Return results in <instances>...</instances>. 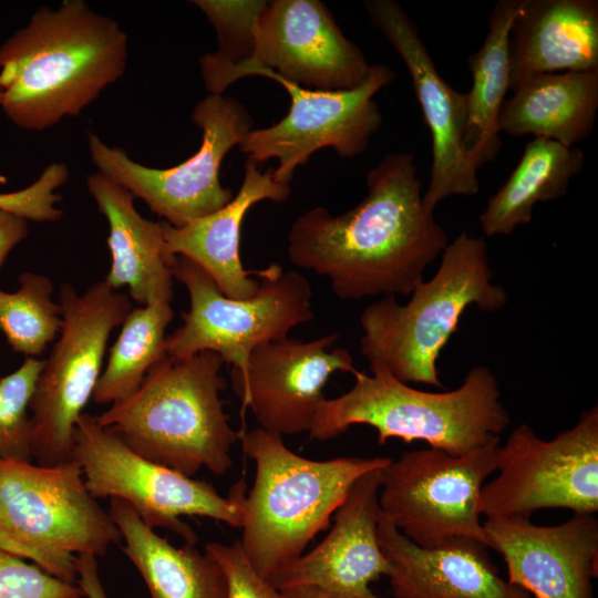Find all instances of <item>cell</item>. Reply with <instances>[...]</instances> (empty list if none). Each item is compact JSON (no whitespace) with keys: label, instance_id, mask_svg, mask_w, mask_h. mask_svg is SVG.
<instances>
[{"label":"cell","instance_id":"obj_26","mask_svg":"<svg viewBox=\"0 0 598 598\" xmlns=\"http://www.w3.org/2000/svg\"><path fill=\"white\" fill-rule=\"evenodd\" d=\"M584 165L585 153L578 146L529 140L517 165L481 213L483 233L488 237L506 236L528 224L534 206L564 196Z\"/></svg>","mask_w":598,"mask_h":598},{"label":"cell","instance_id":"obj_4","mask_svg":"<svg viewBox=\"0 0 598 598\" xmlns=\"http://www.w3.org/2000/svg\"><path fill=\"white\" fill-rule=\"evenodd\" d=\"M240 443L255 463V478L244 499L239 542L255 570L266 579L301 556L329 527L360 476L391 460L307 458L291 451L281 435L259 426L243 430Z\"/></svg>","mask_w":598,"mask_h":598},{"label":"cell","instance_id":"obj_29","mask_svg":"<svg viewBox=\"0 0 598 598\" xmlns=\"http://www.w3.org/2000/svg\"><path fill=\"white\" fill-rule=\"evenodd\" d=\"M49 277L25 271L14 292L0 289V331L13 352L37 358L60 334L62 308Z\"/></svg>","mask_w":598,"mask_h":598},{"label":"cell","instance_id":"obj_11","mask_svg":"<svg viewBox=\"0 0 598 598\" xmlns=\"http://www.w3.org/2000/svg\"><path fill=\"white\" fill-rule=\"evenodd\" d=\"M73 458L95 498L127 503L151 528H167L184 544L196 545L197 535L182 516H200L241 527L246 485L243 481L221 496L200 480L143 457L96 417L82 413L73 434Z\"/></svg>","mask_w":598,"mask_h":598},{"label":"cell","instance_id":"obj_19","mask_svg":"<svg viewBox=\"0 0 598 598\" xmlns=\"http://www.w3.org/2000/svg\"><path fill=\"white\" fill-rule=\"evenodd\" d=\"M507 567V581L536 598H594L598 570V519L574 514L539 526L524 518L483 522Z\"/></svg>","mask_w":598,"mask_h":598},{"label":"cell","instance_id":"obj_2","mask_svg":"<svg viewBox=\"0 0 598 598\" xmlns=\"http://www.w3.org/2000/svg\"><path fill=\"white\" fill-rule=\"evenodd\" d=\"M127 54L124 30L85 1L40 7L0 45V107L20 128H50L115 83Z\"/></svg>","mask_w":598,"mask_h":598},{"label":"cell","instance_id":"obj_12","mask_svg":"<svg viewBox=\"0 0 598 598\" xmlns=\"http://www.w3.org/2000/svg\"><path fill=\"white\" fill-rule=\"evenodd\" d=\"M499 436L463 455L427 447L404 452L381 471L382 514L412 543L433 547L467 537L492 548L481 493L496 471Z\"/></svg>","mask_w":598,"mask_h":598},{"label":"cell","instance_id":"obj_32","mask_svg":"<svg viewBox=\"0 0 598 598\" xmlns=\"http://www.w3.org/2000/svg\"><path fill=\"white\" fill-rule=\"evenodd\" d=\"M65 163L48 165L31 185L10 193H0V209L24 219L45 223L59 220L63 212L56 207L62 196L55 193L69 179Z\"/></svg>","mask_w":598,"mask_h":598},{"label":"cell","instance_id":"obj_34","mask_svg":"<svg viewBox=\"0 0 598 598\" xmlns=\"http://www.w3.org/2000/svg\"><path fill=\"white\" fill-rule=\"evenodd\" d=\"M205 553L225 574L227 598H287L281 590L255 570L239 540L233 544L210 542L206 544Z\"/></svg>","mask_w":598,"mask_h":598},{"label":"cell","instance_id":"obj_23","mask_svg":"<svg viewBox=\"0 0 598 598\" xmlns=\"http://www.w3.org/2000/svg\"><path fill=\"white\" fill-rule=\"evenodd\" d=\"M89 193L109 224L111 267L104 281L114 290L127 287L141 306L173 299L171 260L162 224L144 218L134 195L96 172L87 176Z\"/></svg>","mask_w":598,"mask_h":598},{"label":"cell","instance_id":"obj_37","mask_svg":"<svg viewBox=\"0 0 598 598\" xmlns=\"http://www.w3.org/2000/svg\"><path fill=\"white\" fill-rule=\"evenodd\" d=\"M287 598H326L318 590L309 587H297L281 590Z\"/></svg>","mask_w":598,"mask_h":598},{"label":"cell","instance_id":"obj_6","mask_svg":"<svg viewBox=\"0 0 598 598\" xmlns=\"http://www.w3.org/2000/svg\"><path fill=\"white\" fill-rule=\"evenodd\" d=\"M493 277L484 238L460 233L442 252L435 275L415 287L408 303L383 296L362 311V355L404 383L443 388L436 362L464 311L475 306L493 312L507 303L506 290Z\"/></svg>","mask_w":598,"mask_h":598},{"label":"cell","instance_id":"obj_21","mask_svg":"<svg viewBox=\"0 0 598 598\" xmlns=\"http://www.w3.org/2000/svg\"><path fill=\"white\" fill-rule=\"evenodd\" d=\"M236 196L224 207L181 227L161 221L166 249L202 267L229 298L252 297L259 288L257 270L244 268L240 259V228L247 212L262 200L286 202L290 184L277 182L272 168L262 172L250 159Z\"/></svg>","mask_w":598,"mask_h":598},{"label":"cell","instance_id":"obj_24","mask_svg":"<svg viewBox=\"0 0 598 598\" xmlns=\"http://www.w3.org/2000/svg\"><path fill=\"white\" fill-rule=\"evenodd\" d=\"M505 99L498 131L573 147L592 133L598 112V72L540 74Z\"/></svg>","mask_w":598,"mask_h":598},{"label":"cell","instance_id":"obj_31","mask_svg":"<svg viewBox=\"0 0 598 598\" xmlns=\"http://www.w3.org/2000/svg\"><path fill=\"white\" fill-rule=\"evenodd\" d=\"M266 1L194 0L215 28L218 49L207 55L219 63L238 64L250 53L254 27Z\"/></svg>","mask_w":598,"mask_h":598},{"label":"cell","instance_id":"obj_22","mask_svg":"<svg viewBox=\"0 0 598 598\" xmlns=\"http://www.w3.org/2000/svg\"><path fill=\"white\" fill-rule=\"evenodd\" d=\"M598 72L597 0H518L509 91L540 74Z\"/></svg>","mask_w":598,"mask_h":598},{"label":"cell","instance_id":"obj_14","mask_svg":"<svg viewBox=\"0 0 598 598\" xmlns=\"http://www.w3.org/2000/svg\"><path fill=\"white\" fill-rule=\"evenodd\" d=\"M192 120L202 131L198 151L169 168H153L133 161L120 147L89 133L90 156L97 172L142 199L174 227L209 215L229 203L234 193L220 184L224 157L252 130V118L235 97L208 94Z\"/></svg>","mask_w":598,"mask_h":598},{"label":"cell","instance_id":"obj_35","mask_svg":"<svg viewBox=\"0 0 598 598\" xmlns=\"http://www.w3.org/2000/svg\"><path fill=\"white\" fill-rule=\"evenodd\" d=\"M74 567L83 598H109L100 577L96 556L80 554L75 557Z\"/></svg>","mask_w":598,"mask_h":598},{"label":"cell","instance_id":"obj_33","mask_svg":"<svg viewBox=\"0 0 598 598\" xmlns=\"http://www.w3.org/2000/svg\"><path fill=\"white\" fill-rule=\"evenodd\" d=\"M0 598H83L78 584L53 577L0 547Z\"/></svg>","mask_w":598,"mask_h":598},{"label":"cell","instance_id":"obj_27","mask_svg":"<svg viewBox=\"0 0 598 598\" xmlns=\"http://www.w3.org/2000/svg\"><path fill=\"white\" fill-rule=\"evenodd\" d=\"M517 6L518 0L495 3L482 47L467 58L472 74V87L466 93L467 142L478 168L495 159L502 144L498 116L509 90V35Z\"/></svg>","mask_w":598,"mask_h":598},{"label":"cell","instance_id":"obj_18","mask_svg":"<svg viewBox=\"0 0 598 598\" xmlns=\"http://www.w3.org/2000/svg\"><path fill=\"white\" fill-rule=\"evenodd\" d=\"M382 468L352 484L332 528L315 548L270 576L277 589L309 587L326 598H381L370 585L392 569L378 538Z\"/></svg>","mask_w":598,"mask_h":598},{"label":"cell","instance_id":"obj_16","mask_svg":"<svg viewBox=\"0 0 598 598\" xmlns=\"http://www.w3.org/2000/svg\"><path fill=\"white\" fill-rule=\"evenodd\" d=\"M371 23L403 60L431 133L432 165L425 208L433 213L450 196L480 192L478 167L471 154L467 96L452 87L439 73L420 32L404 9L393 0H367Z\"/></svg>","mask_w":598,"mask_h":598},{"label":"cell","instance_id":"obj_7","mask_svg":"<svg viewBox=\"0 0 598 598\" xmlns=\"http://www.w3.org/2000/svg\"><path fill=\"white\" fill-rule=\"evenodd\" d=\"M121 534L73 458L42 466L0 460V547L49 575L78 584L75 557L103 556Z\"/></svg>","mask_w":598,"mask_h":598},{"label":"cell","instance_id":"obj_9","mask_svg":"<svg viewBox=\"0 0 598 598\" xmlns=\"http://www.w3.org/2000/svg\"><path fill=\"white\" fill-rule=\"evenodd\" d=\"M59 303L62 329L30 404L32 457L42 466L73 460L75 424L93 396L110 334L132 310L130 298L104 280L84 293L62 283Z\"/></svg>","mask_w":598,"mask_h":598},{"label":"cell","instance_id":"obj_10","mask_svg":"<svg viewBox=\"0 0 598 598\" xmlns=\"http://www.w3.org/2000/svg\"><path fill=\"white\" fill-rule=\"evenodd\" d=\"M209 94H224L246 76H265L311 91H347L360 85L371 65L319 0L266 1L254 27L249 56L225 64L199 60Z\"/></svg>","mask_w":598,"mask_h":598},{"label":"cell","instance_id":"obj_5","mask_svg":"<svg viewBox=\"0 0 598 598\" xmlns=\"http://www.w3.org/2000/svg\"><path fill=\"white\" fill-rule=\"evenodd\" d=\"M369 367L371 375L358 370L349 391L321 402L311 439L328 441L365 424L375 429L380 445L389 439L423 441L463 455L498 437L511 422L498 381L486 367L472 368L458 388L444 392L414 389L381 365Z\"/></svg>","mask_w":598,"mask_h":598},{"label":"cell","instance_id":"obj_1","mask_svg":"<svg viewBox=\"0 0 598 598\" xmlns=\"http://www.w3.org/2000/svg\"><path fill=\"white\" fill-rule=\"evenodd\" d=\"M367 195L341 215L313 207L288 234L292 265L328 278L344 300L408 296L448 245L423 204L413 153L386 154L367 174Z\"/></svg>","mask_w":598,"mask_h":598},{"label":"cell","instance_id":"obj_17","mask_svg":"<svg viewBox=\"0 0 598 598\" xmlns=\"http://www.w3.org/2000/svg\"><path fill=\"white\" fill-rule=\"evenodd\" d=\"M339 333L311 341L286 338L257 346L244 377L230 374L243 414L249 408L259 427L283 435L309 432L322 390L336 372L358 370L350 352L331 347Z\"/></svg>","mask_w":598,"mask_h":598},{"label":"cell","instance_id":"obj_36","mask_svg":"<svg viewBox=\"0 0 598 598\" xmlns=\"http://www.w3.org/2000/svg\"><path fill=\"white\" fill-rule=\"evenodd\" d=\"M29 234L28 220L0 209V267L11 250Z\"/></svg>","mask_w":598,"mask_h":598},{"label":"cell","instance_id":"obj_20","mask_svg":"<svg viewBox=\"0 0 598 598\" xmlns=\"http://www.w3.org/2000/svg\"><path fill=\"white\" fill-rule=\"evenodd\" d=\"M380 547L392 565L388 578L395 598H530L503 579L487 546L453 537L433 547L412 543L380 514Z\"/></svg>","mask_w":598,"mask_h":598},{"label":"cell","instance_id":"obj_8","mask_svg":"<svg viewBox=\"0 0 598 598\" xmlns=\"http://www.w3.org/2000/svg\"><path fill=\"white\" fill-rule=\"evenodd\" d=\"M169 267L189 295L183 324L165 338L169 358L187 359L212 351L231 365V375L244 377L257 346L286 339L291 329L315 317L308 279L276 264L257 270L259 288L245 299L226 297L214 279L186 257L174 255Z\"/></svg>","mask_w":598,"mask_h":598},{"label":"cell","instance_id":"obj_30","mask_svg":"<svg viewBox=\"0 0 598 598\" xmlns=\"http://www.w3.org/2000/svg\"><path fill=\"white\" fill-rule=\"evenodd\" d=\"M44 360L28 357L0 378V460L33 462L30 404Z\"/></svg>","mask_w":598,"mask_h":598},{"label":"cell","instance_id":"obj_25","mask_svg":"<svg viewBox=\"0 0 598 598\" xmlns=\"http://www.w3.org/2000/svg\"><path fill=\"white\" fill-rule=\"evenodd\" d=\"M123 539V553L144 580L151 598H227L220 566L194 545H172L125 502L110 498L107 511Z\"/></svg>","mask_w":598,"mask_h":598},{"label":"cell","instance_id":"obj_3","mask_svg":"<svg viewBox=\"0 0 598 598\" xmlns=\"http://www.w3.org/2000/svg\"><path fill=\"white\" fill-rule=\"evenodd\" d=\"M219 354L203 351L187 359L165 355L130 396L95 416L134 452L194 477L202 468L224 475L240 442L224 411Z\"/></svg>","mask_w":598,"mask_h":598},{"label":"cell","instance_id":"obj_13","mask_svg":"<svg viewBox=\"0 0 598 598\" xmlns=\"http://www.w3.org/2000/svg\"><path fill=\"white\" fill-rule=\"evenodd\" d=\"M498 475L484 484L481 512L486 519H529L538 509L598 512V408L553 440L532 426L515 427L496 451Z\"/></svg>","mask_w":598,"mask_h":598},{"label":"cell","instance_id":"obj_28","mask_svg":"<svg viewBox=\"0 0 598 598\" xmlns=\"http://www.w3.org/2000/svg\"><path fill=\"white\" fill-rule=\"evenodd\" d=\"M174 318L171 302L158 301L132 309L96 383L93 401L107 404L134 393L150 369L163 359L166 329Z\"/></svg>","mask_w":598,"mask_h":598},{"label":"cell","instance_id":"obj_15","mask_svg":"<svg viewBox=\"0 0 598 598\" xmlns=\"http://www.w3.org/2000/svg\"><path fill=\"white\" fill-rule=\"evenodd\" d=\"M394 78L391 68L379 63L371 65L360 85L347 91H311L280 81L291 99L288 113L269 127L252 128L239 147L258 165L275 158L274 178L285 184L319 150L331 148L344 158L359 156L382 125L373 97Z\"/></svg>","mask_w":598,"mask_h":598},{"label":"cell","instance_id":"obj_38","mask_svg":"<svg viewBox=\"0 0 598 598\" xmlns=\"http://www.w3.org/2000/svg\"><path fill=\"white\" fill-rule=\"evenodd\" d=\"M1 97H2V93H1V89H0V105H1Z\"/></svg>","mask_w":598,"mask_h":598}]
</instances>
